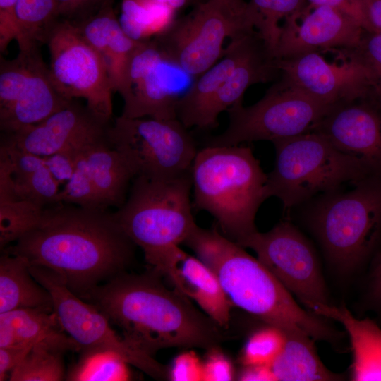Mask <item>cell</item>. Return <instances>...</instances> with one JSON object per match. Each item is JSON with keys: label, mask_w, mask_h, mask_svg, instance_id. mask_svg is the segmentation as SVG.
<instances>
[{"label": "cell", "mask_w": 381, "mask_h": 381, "mask_svg": "<svg viewBox=\"0 0 381 381\" xmlns=\"http://www.w3.org/2000/svg\"><path fill=\"white\" fill-rule=\"evenodd\" d=\"M135 246L114 213L59 202L47 207L39 222L6 250L54 272L83 298L127 271Z\"/></svg>", "instance_id": "1"}, {"label": "cell", "mask_w": 381, "mask_h": 381, "mask_svg": "<svg viewBox=\"0 0 381 381\" xmlns=\"http://www.w3.org/2000/svg\"><path fill=\"white\" fill-rule=\"evenodd\" d=\"M123 272L90 291L83 299L95 305L133 346L150 356L170 347L219 346L221 328L161 274Z\"/></svg>", "instance_id": "2"}, {"label": "cell", "mask_w": 381, "mask_h": 381, "mask_svg": "<svg viewBox=\"0 0 381 381\" xmlns=\"http://www.w3.org/2000/svg\"><path fill=\"white\" fill-rule=\"evenodd\" d=\"M183 243L215 274L233 306L284 332L337 344L340 334L325 318L301 307L258 258L217 229L196 225Z\"/></svg>", "instance_id": "3"}, {"label": "cell", "mask_w": 381, "mask_h": 381, "mask_svg": "<svg viewBox=\"0 0 381 381\" xmlns=\"http://www.w3.org/2000/svg\"><path fill=\"white\" fill-rule=\"evenodd\" d=\"M190 174L193 207L213 216L225 236L240 243L258 231L256 214L269 198L267 175L249 147L206 145Z\"/></svg>", "instance_id": "4"}, {"label": "cell", "mask_w": 381, "mask_h": 381, "mask_svg": "<svg viewBox=\"0 0 381 381\" xmlns=\"http://www.w3.org/2000/svg\"><path fill=\"white\" fill-rule=\"evenodd\" d=\"M354 184L344 193H325L307 217L327 262L344 277L370 260L381 241V176Z\"/></svg>", "instance_id": "5"}, {"label": "cell", "mask_w": 381, "mask_h": 381, "mask_svg": "<svg viewBox=\"0 0 381 381\" xmlns=\"http://www.w3.org/2000/svg\"><path fill=\"white\" fill-rule=\"evenodd\" d=\"M190 171L168 179L138 176L129 195L114 213L128 237L159 271L197 225L190 202Z\"/></svg>", "instance_id": "6"}, {"label": "cell", "mask_w": 381, "mask_h": 381, "mask_svg": "<svg viewBox=\"0 0 381 381\" xmlns=\"http://www.w3.org/2000/svg\"><path fill=\"white\" fill-rule=\"evenodd\" d=\"M272 143L275 162L267 174V193L269 198H277L285 209L374 175L361 160L339 151L315 131Z\"/></svg>", "instance_id": "7"}, {"label": "cell", "mask_w": 381, "mask_h": 381, "mask_svg": "<svg viewBox=\"0 0 381 381\" xmlns=\"http://www.w3.org/2000/svg\"><path fill=\"white\" fill-rule=\"evenodd\" d=\"M255 30L249 5L238 10L221 0L196 4L186 16L175 20L154 37L165 61L189 75L198 77L224 54V40Z\"/></svg>", "instance_id": "8"}, {"label": "cell", "mask_w": 381, "mask_h": 381, "mask_svg": "<svg viewBox=\"0 0 381 381\" xmlns=\"http://www.w3.org/2000/svg\"><path fill=\"white\" fill-rule=\"evenodd\" d=\"M282 80L256 103L245 107L242 100L228 110L229 123L206 145L230 146L246 142L287 138L313 130L333 108Z\"/></svg>", "instance_id": "9"}, {"label": "cell", "mask_w": 381, "mask_h": 381, "mask_svg": "<svg viewBox=\"0 0 381 381\" xmlns=\"http://www.w3.org/2000/svg\"><path fill=\"white\" fill-rule=\"evenodd\" d=\"M33 277L50 293L53 308L64 332L76 343L80 359L108 353L114 355L157 380H169V367L137 349L110 325L95 305L72 292L54 272L30 265Z\"/></svg>", "instance_id": "10"}, {"label": "cell", "mask_w": 381, "mask_h": 381, "mask_svg": "<svg viewBox=\"0 0 381 381\" xmlns=\"http://www.w3.org/2000/svg\"><path fill=\"white\" fill-rule=\"evenodd\" d=\"M111 146L135 168L137 176L168 179L190 171L198 152L188 128L177 119L117 117L108 131Z\"/></svg>", "instance_id": "11"}, {"label": "cell", "mask_w": 381, "mask_h": 381, "mask_svg": "<svg viewBox=\"0 0 381 381\" xmlns=\"http://www.w3.org/2000/svg\"><path fill=\"white\" fill-rule=\"evenodd\" d=\"M52 80L68 100L81 98L99 119L109 122L112 116L113 90L107 68L78 27L60 19L48 41Z\"/></svg>", "instance_id": "12"}, {"label": "cell", "mask_w": 381, "mask_h": 381, "mask_svg": "<svg viewBox=\"0 0 381 381\" xmlns=\"http://www.w3.org/2000/svg\"><path fill=\"white\" fill-rule=\"evenodd\" d=\"M238 244L252 249L258 259L308 310L315 313L320 306L332 305L313 247L290 222H281L267 232L257 231Z\"/></svg>", "instance_id": "13"}, {"label": "cell", "mask_w": 381, "mask_h": 381, "mask_svg": "<svg viewBox=\"0 0 381 381\" xmlns=\"http://www.w3.org/2000/svg\"><path fill=\"white\" fill-rule=\"evenodd\" d=\"M56 89L39 48L0 56V128L12 134L37 124L66 106Z\"/></svg>", "instance_id": "14"}, {"label": "cell", "mask_w": 381, "mask_h": 381, "mask_svg": "<svg viewBox=\"0 0 381 381\" xmlns=\"http://www.w3.org/2000/svg\"><path fill=\"white\" fill-rule=\"evenodd\" d=\"M341 63H329L320 52L275 59L283 80L331 107L370 98L373 73L355 48L344 49Z\"/></svg>", "instance_id": "15"}, {"label": "cell", "mask_w": 381, "mask_h": 381, "mask_svg": "<svg viewBox=\"0 0 381 381\" xmlns=\"http://www.w3.org/2000/svg\"><path fill=\"white\" fill-rule=\"evenodd\" d=\"M110 126L75 99L41 122L1 140L41 157L59 152L79 155L98 145L110 144Z\"/></svg>", "instance_id": "16"}, {"label": "cell", "mask_w": 381, "mask_h": 381, "mask_svg": "<svg viewBox=\"0 0 381 381\" xmlns=\"http://www.w3.org/2000/svg\"><path fill=\"white\" fill-rule=\"evenodd\" d=\"M365 32L346 13L308 4L301 13L284 20L271 55L283 59L332 48L353 49L359 46Z\"/></svg>", "instance_id": "17"}, {"label": "cell", "mask_w": 381, "mask_h": 381, "mask_svg": "<svg viewBox=\"0 0 381 381\" xmlns=\"http://www.w3.org/2000/svg\"><path fill=\"white\" fill-rule=\"evenodd\" d=\"M167 64L155 38L139 42L119 92L123 99L121 116L176 119L178 97L170 86Z\"/></svg>", "instance_id": "18"}, {"label": "cell", "mask_w": 381, "mask_h": 381, "mask_svg": "<svg viewBox=\"0 0 381 381\" xmlns=\"http://www.w3.org/2000/svg\"><path fill=\"white\" fill-rule=\"evenodd\" d=\"M356 102L334 107L312 131L381 176V109L370 101Z\"/></svg>", "instance_id": "19"}, {"label": "cell", "mask_w": 381, "mask_h": 381, "mask_svg": "<svg viewBox=\"0 0 381 381\" xmlns=\"http://www.w3.org/2000/svg\"><path fill=\"white\" fill-rule=\"evenodd\" d=\"M159 273L167 277L182 294L194 300L221 328H228L233 305L215 274L198 258L178 247Z\"/></svg>", "instance_id": "20"}, {"label": "cell", "mask_w": 381, "mask_h": 381, "mask_svg": "<svg viewBox=\"0 0 381 381\" xmlns=\"http://www.w3.org/2000/svg\"><path fill=\"white\" fill-rule=\"evenodd\" d=\"M260 35L252 31L231 39L224 56L196 80L176 103V119L187 128H205L207 111L220 88Z\"/></svg>", "instance_id": "21"}, {"label": "cell", "mask_w": 381, "mask_h": 381, "mask_svg": "<svg viewBox=\"0 0 381 381\" xmlns=\"http://www.w3.org/2000/svg\"><path fill=\"white\" fill-rule=\"evenodd\" d=\"M75 24L84 38L102 58L113 92L123 87L131 57L140 41L131 38L116 18L113 0H105L92 15Z\"/></svg>", "instance_id": "22"}, {"label": "cell", "mask_w": 381, "mask_h": 381, "mask_svg": "<svg viewBox=\"0 0 381 381\" xmlns=\"http://www.w3.org/2000/svg\"><path fill=\"white\" fill-rule=\"evenodd\" d=\"M315 313L339 322L348 334L353 353L351 380H381V328L368 318H356L345 306H321Z\"/></svg>", "instance_id": "23"}, {"label": "cell", "mask_w": 381, "mask_h": 381, "mask_svg": "<svg viewBox=\"0 0 381 381\" xmlns=\"http://www.w3.org/2000/svg\"><path fill=\"white\" fill-rule=\"evenodd\" d=\"M276 71L278 69L275 59L259 35L211 104L205 117V129L215 126L219 114L242 100L244 92L250 86L271 80Z\"/></svg>", "instance_id": "24"}, {"label": "cell", "mask_w": 381, "mask_h": 381, "mask_svg": "<svg viewBox=\"0 0 381 381\" xmlns=\"http://www.w3.org/2000/svg\"><path fill=\"white\" fill-rule=\"evenodd\" d=\"M36 308L54 310L50 293L33 277L25 258L6 250L0 258V313Z\"/></svg>", "instance_id": "25"}, {"label": "cell", "mask_w": 381, "mask_h": 381, "mask_svg": "<svg viewBox=\"0 0 381 381\" xmlns=\"http://www.w3.org/2000/svg\"><path fill=\"white\" fill-rule=\"evenodd\" d=\"M84 157L102 207L119 208L126 200L130 182L137 176L131 162L110 144L92 147Z\"/></svg>", "instance_id": "26"}, {"label": "cell", "mask_w": 381, "mask_h": 381, "mask_svg": "<svg viewBox=\"0 0 381 381\" xmlns=\"http://www.w3.org/2000/svg\"><path fill=\"white\" fill-rule=\"evenodd\" d=\"M283 349L270 365L276 380H341L344 376L330 371L322 363L314 339L302 333L284 332Z\"/></svg>", "instance_id": "27"}, {"label": "cell", "mask_w": 381, "mask_h": 381, "mask_svg": "<svg viewBox=\"0 0 381 381\" xmlns=\"http://www.w3.org/2000/svg\"><path fill=\"white\" fill-rule=\"evenodd\" d=\"M78 351L66 333L35 344L9 375L11 381H61L65 378L64 354Z\"/></svg>", "instance_id": "28"}, {"label": "cell", "mask_w": 381, "mask_h": 381, "mask_svg": "<svg viewBox=\"0 0 381 381\" xmlns=\"http://www.w3.org/2000/svg\"><path fill=\"white\" fill-rule=\"evenodd\" d=\"M64 332L54 310L20 308L0 313V348L35 344Z\"/></svg>", "instance_id": "29"}, {"label": "cell", "mask_w": 381, "mask_h": 381, "mask_svg": "<svg viewBox=\"0 0 381 381\" xmlns=\"http://www.w3.org/2000/svg\"><path fill=\"white\" fill-rule=\"evenodd\" d=\"M46 207L18 197L11 186L9 171L0 161V248L4 249L31 229Z\"/></svg>", "instance_id": "30"}, {"label": "cell", "mask_w": 381, "mask_h": 381, "mask_svg": "<svg viewBox=\"0 0 381 381\" xmlns=\"http://www.w3.org/2000/svg\"><path fill=\"white\" fill-rule=\"evenodd\" d=\"M15 13L19 50L46 44L61 19L56 0H18Z\"/></svg>", "instance_id": "31"}, {"label": "cell", "mask_w": 381, "mask_h": 381, "mask_svg": "<svg viewBox=\"0 0 381 381\" xmlns=\"http://www.w3.org/2000/svg\"><path fill=\"white\" fill-rule=\"evenodd\" d=\"M175 13L147 0H122L119 20L131 38L145 41L165 31L175 20Z\"/></svg>", "instance_id": "32"}, {"label": "cell", "mask_w": 381, "mask_h": 381, "mask_svg": "<svg viewBox=\"0 0 381 381\" xmlns=\"http://www.w3.org/2000/svg\"><path fill=\"white\" fill-rule=\"evenodd\" d=\"M248 3L255 17V29L270 55L279 40L280 20L301 13L308 5L306 0H250Z\"/></svg>", "instance_id": "33"}, {"label": "cell", "mask_w": 381, "mask_h": 381, "mask_svg": "<svg viewBox=\"0 0 381 381\" xmlns=\"http://www.w3.org/2000/svg\"><path fill=\"white\" fill-rule=\"evenodd\" d=\"M8 169L12 188L18 197L42 207L59 203L60 184L45 165L20 178H13Z\"/></svg>", "instance_id": "34"}, {"label": "cell", "mask_w": 381, "mask_h": 381, "mask_svg": "<svg viewBox=\"0 0 381 381\" xmlns=\"http://www.w3.org/2000/svg\"><path fill=\"white\" fill-rule=\"evenodd\" d=\"M284 341L283 330L265 324L248 338L241 352L242 364L271 365L282 351Z\"/></svg>", "instance_id": "35"}, {"label": "cell", "mask_w": 381, "mask_h": 381, "mask_svg": "<svg viewBox=\"0 0 381 381\" xmlns=\"http://www.w3.org/2000/svg\"><path fill=\"white\" fill-rule=\"evenodd\" d=\"M84 153L76 157L73 174L60 190L58 202L88 209L106 210L90 176Z\"/></svg>", "instance_id": "36"}, {"label": "cell", "mask_w": 381, "mask_h": 381, "mask_svg": "<svg viewBox=\"0 0 381 381\" xmlns=\"http://www.w3.org/2000/svg\"><path fill=\"white\" fill-rule=\"evenodd\" d=\"M127 363L120 358L108 353L98 354L88 358L80 359L69 380H127L129 378Z\"/></svg>", "instance_id": "37"}, {"label": "cell", "mask_w": 381, "mask_h": 381, "mask_svg": "<svg viewBox=\"0 0 381 381\" xmlns=\"http://www.w3.org/2000/svg\"><path fill=\"white\" fill-rule=\"evenodd\" d=\"M355 49L373 75L374 86L370 102L381 109V32L366 31L361 44Z\"/></svg>", "instance_id": "38"}, {"label": "cell", "mask_w": 381, "mask_h": 381, "mask_svg": "<svg viewBox=\"0 0 381 381\" xmlns=\"http://www.w3.org/2000/svg\"><path fill=\"white\" fill-rule=\"evenodd\" d=\"M169 380L174 381L204 380L203 362L193 351H185L174 358L169 367Z\"/></svg>", "instance_id": "39"}, {"label": "cell", "mask_w": 381, "mask_h": 381, "mask_svg": "<svg viewBox=\"0 0 381 381\" xmlns=\"http://www.w3.org/2000/svg\"><path fill=\"white\" fill-rule=\"evenodd\" d=\"M203 377L207 381H229L234 378L231 361L219 346L207 350L203 361Z\"/></svg>", "instance_id": "40"}, {"label": "cell", "mask_w": 381, "mask_h": 381, "mask_svg": "<svg viewBox=\"0 0 381 381\" xmlns=\"http://www.w3.org/2000/svg\"><path fill=\"white\" fill-rule=\"evenodd\" d=\"M105 0H56L61 19L79 23L95 13Z\"/></svg>", "instance_id": "41"}, {"label": "cell", "mask_w": 381, "mask_h": 381, "mask_svg": "<svg viewBox=\"0 0 381 381\" xmlns=\"http://www.w3.org/2000/svg\"><path fill=\"white\" fill-rule=\"evenodd\" d=\"M365 301L373 309L381 310V246L378 245L370 259L367 274Z\"/></svg>", "instance_id": "42"}, {"label": "cell", "mask_w": 381, "mask_h": 381, "mask_svg": "<svg viewBox=\"0 0 381 381\" xmlns=\"http://www.w3.org/2000/svg\"><path fill=\"white\" fill-rule=\"evenodd\" d=\"M18 0H0V52L3 55L13 40H18V29L15 8Z\"/></svg>", "instance_id": "43"}, {"label": "cell", "mask_w": 381, "mask_h": 381, "mask_svg": "<svg viewBox=\"0 0 381 381\" xmlns=\"http://www.w3.org/2000/svg\"><path fill=\"white\" fill-rule=\"evenodd\" d=\"M77 156L68 152H59L43 157L45 166L61 185L65 184L72 176Z\"/></svg>", "instance_id": "44"}, {"label": "cell", "mask_w": 381, "mask_h": 381, "mask_svg": "<svg viewBox=\"0 0 381 381\" xmlns=\"http://www.w3.org/2000/svg\"><path fill=\"white\" fill-rule=\"evenodd\" d=\"M35 344H18L0 348V380H4L7 375L25 358Z\"/></svg>", "instance_id": "45"}, {"label": "cell", "mask_w": 381, "mask_h": 381, "mask_svg": "<svg viewBox=\"0 0 381 381\" xmlns=\"http://www.w3.org/2000/svg\"><path fill=\"white\" fill-rule=\"evenodd\" d=\"M365 31L381 32V0H358Z\"/></svg>", "instance_id": "46"}, {"label": "cell", "mask_w": 381, "mask_h": 381, "mask_svg": "<svg viewBox=\"0 0 381 381\" xmlns=\"http://www.w3.org/2000/svg\"><path fill=\"white\" fill-rule=\"evenodd\" d=\"M312 6H328L353 17L363 26L358 0H306Z\"/></svg>", "instance_id": "47"}, {"label": "cell", "mask_w": 381, "mask_h": 381, "mask_svg": "<svg viewBox=\"0 0 381 381\" xmlns=\"http://www.w3.org/2000/svg\"><path fill=\"white\" fill-rule=\"evenodd\" d=\"M237 377L242 381L276 380L270 365H243Z\"/></svg>", "instance_id": "48"}, {"label": "cell", "mask_w": 381, "mask_h": 381, "mask_svg": "<svg viewBox=\"0 0 381 381\" xmlns=\"http://www.w3.org/2000/svg\"><path fill=\"white\" fill-rule=\"evenodd\" d=\"M152 3L166 6L175 12L198 0H147Z\"/></svg>", "instance_id": "49"}, {"label": "cell", "mask_w": 381, "mask_h": 381, "mask_svg": "<svg viewBox=\"0 0 381 381\" xmlns=\"http://www.w3.org/2000/svg\"><path fill=\"white\" fill-rule=\"evenodd\" d=\"M222 1L227 4L231 7L243 10L245 9L248 6V2H246L244 0H221Z\"/></svg>", "instance_id": "50"}]
</instances>
